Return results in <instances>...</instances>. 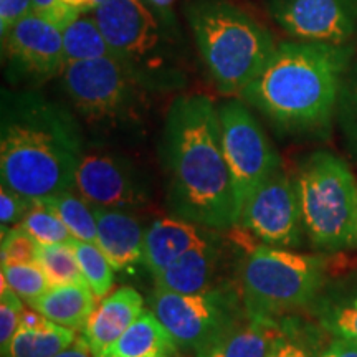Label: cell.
<instances>
[{"mask_svg":"<svg viewBox=\"0 0 357 357\" xmlns=\"http://www.w3.org/2000/svg\"><path fill=\"white\" fill-rule=\"evenodd\" d=\"M160 158L174 215L213 230L238 225L240 205L222 146L218 108L205 95L174 98Z\"/></svg>","mask_w":357,"mask_h":357,"instance_id":"1","label":"cell"},{"mask_svg":"<svg viewBox=\"0 0 357 357\" xmlns=\"http://www.w3.org/2000/svg\"><path fill=\"white\" fill-rule=\"evenodd\" d=\"M84 137L70 106L38 89L2 91L0 181L30 200L73 189Z\"/></svg>","mask_w":357,"mask_h":357,"instance_id":"2","label":"cell"},{"mask_svg":"<svg viewBox=\"0 0 357 357\" xmlns=\"http://www.w3.org/2000/svg\"><path fill=\"white\" fill-rule=\"evenodd\" d=\"M354 60V45L278 43L242 100L287 134H321L336 118L342 79Z\"/></svg>","mask_w":357,"mask_h":357,"instance_id":"3","label":"cell"},{"mask_svg":"<svg viewBox=\"0 0 357 357\" xmlns=\"http://www.w3.org/2000/svg\"><path fill=\"white\" fill-rule=\"evenodd\" d=\"M182 12L217 91L242 95L278 47L273 33L234 0H185Z\"/></svg>","mask_w":357,"mask_h":357,"instance_id":"4","label":"cell"},{"mask_svg":"<svg viewBox=\"0 0 357 357\" xmlns=\"http://www.w3.org/2000/svg\"><path fill=\"white\" fill-rule=\"evenodd\" d=\"M95 15L113 56L147 91L162 95L187 86L184 33L172 32L144 0H105Z\"/></svg>","mask_w":357,"mask_h":357,"instance_id":"5","label":"cell"},{"mask_svg":"<svg viewBox=\"0 0 357 357\" xmlns=\"http://www.w3.org/2000/svg\"><path fill=\"white\" fill-rule=\"evenodd\" d=\"M60 86L75 116L98 134L139 132L153 95L114 56L66 65Z\"/></svg>","mask_w":357,"mask_h":357,"instance_id":"6","label":"cell"},{"mask_svg":"<svg viewBox=\"0 0 357 357\" xmlns=\"http://www.w3.org/2000/svg\"><path fill=\"white\" fill-rule=\"evenodd\" d=\"M305 234L316 248L341 252L357 245V184L336 154L319 151L294 177Z\"/></svg>","mask_w":357,"mask_h":357,"instance_id":"7","label":"cell"},{"mask_svg":"<svg viewBox=\"0 0 357 357\" xmlns=\"http://www.w3.org/2000/svg\"><path fill=\"white\" fill-rule=\"evenodd\" d=\"M324 257L260 245L240 265L238 288L248 310L278 316L311 305L326 284Z\"/></svg>","mask_w":357,"mask_h":357,"instance_id":"8","label":"cell"},{"mask_svg":"<svg viewBox=\"0 0 357 357\" xmlns=\"http://www.w3.org/2000/svg\"><path fill=\"white\" fill-rule=\"evenodd\" d=\"M236 287L218 284L200 293L182 294L154 288L151 310L166 326L178 349L195 351L245 307Z\"/></svg>","mask_w":357,"mask_h":357,"instance_id":"9","label":"cell"},{"mask_svg":"<svg viewBox=\"0 0 357 357\" xmlns=\"http://www.w3.org/2000/svg\"><path fill=\"white\" fill-rule=\"evenodd\" d=\"M218 118L223 154L242 212L245 199L271 174L281 169V160L265 129L243 100L222 102L218 106Z\"/></svg>","mask_w":357,"mask_h":357,"instance_id":"10","label":"cell"},{"mask_svg":"<svg viewBox=\"0 0 357 357\" xmlns=\"http://www.w3.org/2000/svg\"><path fill=\"white\" fill-rule=\"evenodd\" d=\"M6 79L13 88L42 86L66 68L61 29L32 12L2 37Z\"/></svg>","mask_w":357,"mask_h":357,"instance_id":"11","label":"cell"},{"mask_svg":"<svg viewBox=\"0 0 357 357\" xmlns=\"http://www.w3.org/2000/svg\"><path fill=\"white\" fill-rule=\"evenodd\" d=\"M238 223L265 245L298 247L305 227L294 178L281 169L271 174L245 199Z\"/></svg>","mask_w":357,"mask_h":357,"instance_id":"12","label":"cell"},{"mask_svg":"<svg viewBox=\"0 0 357 357\" xmlns=\"http://www.w3.org/2000/svg\"><path fill=\"white\" fill-rule=\"evenodd\" d=\"M73 189L91 205L132 211L149 202V185L124 155L100 147H84Z\"/></svg>","mask_w":357,"mask_h":357,"instance_id":"13","label":"cell"},{"mask_svg":"<svg viewBox=\"0 0 357 357\" xmlns=\"http://www.w3.org/2000/svg\"><path fill=\"white\" fill-rule=\"evenodd\" d=\"M270 19L300 42L352 45L357 0H261Z\"/></svg>","mask_w":357,"mask_h":357,"instance_id":"14","label":"cell"},{"mask_svg":"<svg viewBox=\"0 0 357 357\" xmlns=\"http://www.w3.org/2000/svg\"><path fill=\"white\" fill-rule=\"evenodd\" d=\"M283 334L273 316L245 306L202 342L194 354L195 357H266Z\"/></svg>","mask_w":357,"mask_h":357,"instance_id":"15","label":"cell"},{"mask_svg":"<svg viewBox=\"0 0 357 357\" xmlns=\"http://www.w3.org/2000/svg\"><path fill=\"white\" fill-rule=\"evenodd\" d=\"M215 236L218 234L213 229L185 218H159L146 230L142 265L154 278L185 252Z\"/></svg>","mask_w":357,"mask_h":357,"instance_id":"16","label":"cell"},{"mask_svg":"<svg viewBox=\"0 0 357 357\" xmlns=\"http://www.w3.org/2000/svg\"><path fill=\"white\" fill-rule=\"evenodd\" d=\"M220 236L189 250L172 261L166 270L154 276L155 288L167 291L192 294L222 284L218 281L223 266L225 250Z\"/></svg>","mask_w":357,"mask_h":357,"instance_id":"17","label":"cell"},{"mask_svg":"<svg viewBox=\"0 0 357 357\" xmlns=\"http://www.w3.org/2000/svg\"><path fill=\"white\" fill-rule=\"evenodd\" d=\"M96 218V245L101 248L114 271L142 263L146 230L129 211L93 205Z\"/></svg>","mask_w":357,"mask_h":357,"instance_id":"18","label":"cell"},{"mask_svg":"<svg viewBox=\"0 0 357 357\" xmlns=\"http://www.w3.org/2000/svg\"><path fill=\"white\" fill-rule=\"evenodd\" d=\"M144 311V300L131 287L118 288L101 300L82 329L96 356L109 351L111 346Z\"/></svg>","mask_w":357,"mask_h":357,"instance_id":"19","label":"cell"},{"mask_svg":"<svg viewBox=\"0 0 357 357\" xmlns=\"http://www.w3.org/2000/svg\"><path fill=\"white\" fill-rule=\"evenodd\" d=\"M311 305L324 331L357 342V276L324 284Z\"/></svg>","mask_w":357,"mask_h":357,"instance_id":"20","label":"cell"},{"mask_svg":"<svg viewBox=\"0 0 357 357\" xmlns=\"http://www.w3.org/2000/svg\"><path fill=\"white\" fill-rule=\"evenodd\" d=\"M26 306H32L53 323L82 331L96 310V296L86 283L63 284L50 287L42 296L26 303Z\"/></svg>","mask_w":357,"mask_h":357,"instance_id":"21","label":"cell"},{"mask_svg":"<svg viewBox=\"0 0 357 357\" xmlns=\"http://www.w3.org/2000/svg\"><path fill=\"white\" fill-rule=\"evenodd\" d=\"M177 349L178 346L171 333L151 310L142 311L139 318L111 346L109 352L116 357H154Z\"/></svg>","mask_w":357,"mask_h":357,"instance_id":"22","label":"cell"},{"mask_svg":"<svg viewBox=\"0 0 357 357\" xmlns=\"http://www.w3.org/2000/svg\"><path fill=\"white\" fill-rule=\"evenodd\" d=\"M66 65L77 61L113 56L105 33L95 15V10L79 12L68 25L61 29Z\"/></svg>","mask_w":357,"mask_h":357,"instance_id":"23","label":"cell"},{"mask_svg":"<svg viewBox=\"0 0 357 357\" xmlns=\"http://www.w3.org/2000/svg\"><path fill=\"white\" fill-rule=\"evenodd\" d=\"M77 337L73 329L60 324L48 328L20 326L7 349L2 351V357H55Z\"/></svg>","mask_w":357,"mask_h":357,"instance_id":"24","label":"cell"},{"mask_svg":"<svg viewBox=\"0 0 357 357\" xmlns=\"http://www.w3.org/2000/svg\"><path fill=\"white\" fill-rule=\"evenodd\" d=\"M38 202H43L45 205L53 208L56 215L68 227V230L75 238L96 243L98 234L95 211H93V205L86 199L82 197L77 190L68 189L63 192H56V194L38 200Z\"/></svg>","mask_w":357,"mask_h":357,"instance_id":"25","label":"cell"},{"mask_svg":"<svg viewBox=\"0 0 357 357\" xmlns=\"http://www.w3.org/2000/svg\"><path fill=\"white\" fill-rule=\"evenodd\" d=\"M15 227L26 231L40 245H73L77 240L56 212L38 200H33L30 211Z\"/></svg>","mask_w":357,"mask_h":357,"instance_id":"26","label":"cell"},{"mask_svg":"<svg viewBox=\"0 0 357 357\" xmlns=\"http://www.w3.org/2000/svg\"><path fill=\"white\" fill-rule=\"evenodd\" d=\"M38 265L47 273L52 287L86 283L73 245H40Z\"/></svg>","mask_w":357,"mask_h":357,"instance_id":"27","label":"cell"},{"mask_svg":"<svg viewBox=\"0 0 357 357\" xmlns=\"http://www.w3.org/2000/svg\"><path fill=\"white\" fill-rule=\"evenodd\" d=\"M73 248L84 281L95 293L96 300L108 296L114 284V268L101 252V248L96 243L83 242V240H75Z\"/></svg>","mask_w":357,"mask_h":357,"instance_id":"28","label":"cell"},{"mask_svg":"<svg viewBox=\"0 0 357 357\" xmlns=\"http://www.w3.org/2000/svg\"><path fill=\"white\" fill-rule=\"evenodd\" d=\"M334 119L347 151L357 160V58L352 60L342 79Z\"/></svg>","mask_w":357,"mask_h":357,"instance_id":"29","label":"cell"},{"mask_svg":"<svg viewBox=\"0 0 357 357\" xmlns=\"http://www.w3.org/2000/svg\"><path fill=\"white\" fill-rule=\"evenodd\" d=\"M2 280L12 288L25 303L42 296L52 287L47 273L38 263L2 266Z\"/></svg>","mask_w":357,"mask_h":357,"instance_id":"30","label":"cell"},{"mask_svg":"<svg viewBox=\"0 0 357 357\" xmlns=\"http://www.w3.org/2000/svg\"><path fill=\"white\" fill-rule=\"evenodd\" d=\"M40 243L19 227L2 231L0 243V261L6 265H24V263H38Z\"/></svg>","mask_w":357,"mask_h":357,"instance_id":"31","label":"cell"},{"mask_svg":"<svg viewBox=\"0 0 357 357\" xmlns=\"http://www.w3.org/2000/svg\"><path fill=\"white\" fill-rule=\"evenodd\" d=\"M24 310L25 306L22 298L12 288H8V284L2 280V291H0V351L7 349L12 337L19 331Z\"/></svg>","mask_w":357,"mask_h":357,"instance_id":"32","label":"cell"},{"mask_svg":"<svg viewBox=\"0 0 357 357\" xmlns=\"http://www.w3.org/2000/svg\"><path fill=\"white\" fill-rule=\"evenodd\" d=\"M32 204L33 200L19 194L10 187L2 185L0 189V227H2V231L19 225L22 218L30 211Z\"/></svg>","mask_w":357,"mask_h":357,"instance_id":"33","label":"cell"},{"mask_svg":"<svg viewBox=\"0 0 357 357\" xmlns=\"http://www.w3.org/2000/svg\"><path fill=\"white\" fill-rule=\"evenodd\" d=\"M32 12V0H0V38Z\"/></svg>","mask_w":357,"mask_h":357,"instance_id":"34","label":"cell"},{"mask_svg":"<svg viewBox=\"0 0 357 357\" xmlns=\"http://www.w3.org/2000/svg\"><path fill=\"white\" fill-rule=\"evenodd\" d=\"M32 6L37 15L50 20L52 24L60 26V29L68 25L79 13L73 8L66 7L61 0H32Z\"/></svg>","mask_w":357,"mask_h":357,"instance_id":"35","label":"cell"},{"mask_svg":"<svg viewBox=\"0 0 357 357\" xmlns=\"http://www.w3.org/2000/svg\"><path fill=\"white\" fill-rule=\"evenodd\" d=\"M144 3L172 30V32L184 33L182 32L181 20H178L176 12V0H144Z\"/></svg>","mask_w":357,"mask_h":357,"instance_id":"36","label":"cell"},{"mask_svg":"<svg viewBox=\"0 0 357 357\" xmlns=\"http://www.w3.org/2000/svg\"><path fill=\"white\" fill-rule=\"evenodd\" d=\"M266 357H307V354L298 342H294L293 339H289L283 334V336L275 342V346L271 347L270 354Z\"/></svg>","mask_w":357,"mask_h":357,"instance_id":"37","label":"cell"},{"mask_svg":"<svg viewBox=\"0 0 357 357\" xmlns=\"http://www.w3.org/2000/svg\"><path fill=\"white\" fill-rule=\"evenodd\" d=\"M319 357H357V342L351 339L336 337Z\"/></svg>","mask_w":357,"mask_h":357,"instance_id":"38","label":"cell"},{"mask_svg":"<svg viewBox=\"0 0 357 357\" xmlns=\"http://www.w3.org/2000/svg\"><path fill=\"white\" fill-rule=\"evenodd\" d=\"M55 357H96V354L91 349L86 339L83 336H78L70 346H66L63 351L58 352Z\"/></svg>","mask_w":357,"mask_h":357,"instance_id":"39","label":"cell"},{"mask_svg":"<svg viewBox=\"0 0 357 357\" xmlns=\"http://www.w3.org/2000/svg\"><path fill=\"white\" fill-rule=\"evenodd\" d=\"M66 7L73 8L77 12H88V10H95V8L100 6L98 0H61Z\"/></svg>","mask_w":357,"mask_h":357,"instance_id":"40","label":"cell"},{"mask_svg":"<svg viewBox=\"0 0 357 357\" xmlns=\"http://www.w3.org/2000/svg\"><path fill=\"white\" fill-rule=\"evenodd\" d=\"M154 357H182V356L177 349V351H172V352H164V354H159V356H154Z\"/></svg>","mask_w":357,"mask_h":357,"instance_id":"41","label":"cell"},{"mask_svg":"<svg viewBox=\"0 0 357 357\" xmlns=\"http://www.w3.org/2000/svg\"><path fill=\"white\" fill-rule=\"evenodd\" d=\"M96 357H116L114 354H111L109 351H106V352H102V354H100V356H96Z\"/></svg>","mask_w":357,"mask_h":357,"instance_id":"42","label":"cell"},{"mask_svg":"<svg viewBox=\"0 0 357 357\" xmlns=\"http://www.w3.org/2000/svg\"><path fill=\"white\" fill-rule=\"evenodd\" d=\"M102 2H105V0H98V3H102Z\"/></svg>","mask_w":357,"mask_h":357,"instance_id":"43","label":"cell"}]
</instances>
